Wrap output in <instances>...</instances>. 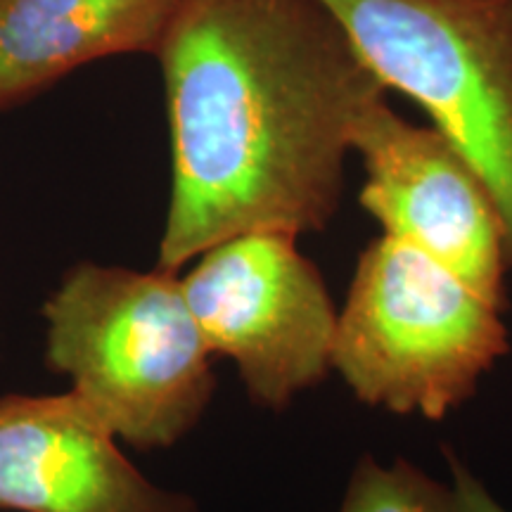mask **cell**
I'll use <instances>...</instances> for the list:
<instances>
[{
	"label": "cell",
	"instance_id": "6da1fadb",
	"mask_svg": "<svg viewBox=\"0 0 512 512\" xmlns=\"http://www.w3.org/2000/svg\"><path fill=\"white\" fill-rule=\"evenodd\" d=\"M155 60L171 145L157 268L330 226L358 126L389 91L320 0H185Z\"/></svg>",
	"mask_w": 512,
	"mask_h": 512
},
{
	"label": "cell",
	"instance_id": "7a4b0ae2",
	"mask_svg": "<svg viewBox=\"0 0 512 512\" xmlns=\"http://www.w3.org/2000/svg\"><path fill=\"white\" fill-rule=\"evenodd\" d=\"M46 358L114 437L169 448L209 408L214 354L176 273L83 261L46 306Z\"/></svg>",
	"mask_w": 512,
	"mask_h": 512
},
{
	"label": "cell",
	"instance_id": "3957f363",
	"mask_svg": "<svg viewBox=\"0 0 512 512\" xmlns=\"http://www.w3.org/2000/svg\"><path fill=\"white\" fill-rule=\"evenodd\" d=\"M501 313L430 256L380 235L356 261L332 368L368 406L444 420L510 351Z\"/></svg>",
	"mask_w": 512,
	"mask_h": 512
},
{
	"label": "cell",
	"instance_id": "277c9868",
	"mask_svg": "<svg viewBox=\"0 0 512 512\" xmlns=\"http://www.w3.org/2000/svg\"><path fill=\"white\" fill-rule=\"evenodd\" d=\"M494 197L512 268V0H320Z\"/></svg>",
	"mask_w": 512,
	"mask_h": 512
},
{
	"label": "cell",
	"instance_id": "5b68a950",
	"mask_svg": "<svg viewBox=\"0 0 512 512\" xmlns=\"http://www.w3.org/2000/svg\"><path fill=\"white\" fill-rule=\"evenodd\" d=\"M290 233H245L190 261L183 297L214 356L238 368L249 401L283 411L332 370L337 316L316 264Z\"/></svg>",
	"mask_w": 512,
	"mask_h": 512
},
{
	"label": "cell",
	"instance_id": "8992f818",
	"mask_svg": "<svg viewBox=\"0 0 512 512\" xmlns=\"http://www.w3.org/2000/svg\"><path fill=\"white\" fill-rule=\"evenodd\" d=\"M358 204L382 235L406 242L505 311L508 240L494 197L434 126L401 117L380 98L356 131Z\"/></svg>",
	"mask_w": 512,
	"mask_h": 512
},
{
	"label": "cell",
	"instance_id": "52a82bcc",
	"mask_svg": "<svg viewBox=\"0 0 512 512\" xmlns=\"http://www.w3.org/2000/svg\"><path fill=\"white\" fill-rule=\"evenodd\" d=\"M74 392L0 399V510L200 512L128 460Z\"/></svg>",
	"mask_w": 512,
	"mask_h": 512
},
{
	"label": "cell",
	"instance_id": "ba28073f",
	"mask_svg": "<svg viewBox=\"0 0 512 512\" xmlns=\"http://www.w3.org/2000/svg\"><path fill=\"white\" fill-rule=\"evenodd\" d=\"M185 0H0V114L88 64L157 57Z\"/></svg>",
	"mask_w": 512,
	"mask_h": 512
},
{
	"label": "cell",
	"instance_id": "9c48e42d",
	"mask_svg": "<svg viewBox=\"0 0 512 512\" xmlns=\"http://www.w3.org/2000/svg\"><path fill=\"white\" fill-rule=\"evenodd\" d=\"M337 512H463L453 484L437 482L406 458L356 460Z\"/></svg>",
	"mask_w": 512,
	"mask_h": 512
},
{
	"label": "cell",
	"instance_id": "30bf717a",
	"mask_svg": "<svg viewBox=\"0 0 512 512\" xmlns=\"http://www.w3.org/2000/svg\"><path fill=\"white\" fill-rule=\"evenodd\" d=\"M444 456L451 470V484L458 491L460 498V510L463 512H508L494 496L489 494V489L482 484V479L472 475V470L463 460L458 458V453L453 448L444 446Z\"/></svg>",
	"mask_w": 512,
	"mask_h": 512
}]
</instances>
